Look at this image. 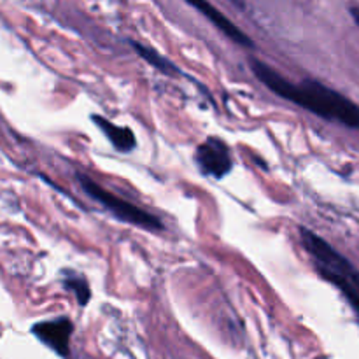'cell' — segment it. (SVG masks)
<instances>
[{"mask_svg": "<svg viewBox=\"0 0 359 359\" xmlns=\"http://www.w3.org/2000/svg\"><path fill=\"white\" fill-rule=\"evenodd\" d=\"M186 2H188L191 7H195L202 16H205L207 20L217 28V30L223 32V34L226 35L230 41H233L235 44L244 46V48H252V46H255L252 39L249 37L244 30H241V28H238L230 18L224 16L216 6H212L209 0H186Z\"/></svg>", "mask_w": 359, "mask_h": 359, "instance_id": "8992f818", "label": "cell"}, {"mask_svg": "<svg viewBox=\"0 0 359 359\" xmlns=\"http://www.w3.org/2000/svg\"><path fill=\"white\" fill-rule=\"evenodd\" d=\"M351 16L354 18V21H356V25L359 27V7H353L351 9Z\"/></svg>", "mask_w": 359, "mask_h": 359, "instance_id": "30bf717a", "label": "cell"}, {"mask_svg": "<svg viewBox=\"0 0 359 359\" xmlns=\"http://www.w3.org/2000/svg\"><path fill=\"white\" fill-rule=\"evenodd\" d=\"M91 119H93L95 125L104 132V135L107 137L109 142H111L116 149L123 151V153H130L132 149H135L137 140L132 130L126 128V126L114 125V123L102 118V116H91Z\"/></svg>", "mask_w": 359, "mask_h": 359, "instance_id": "52a82bcc", "label": "cell"}, {"mask_svg": "<svg viewBox=\"0 0 359 359\" xmlns=\"http://www.w3.org/2000/svg\"><path fill=\"white\" fill-rule=\"evenodd\" d=\"M74 326L69 318H58L53 321H42L32 328V333L41 340L42 344L60 354L62 358H69L70 354V337H72Z\"/></svg>", "mask_w": 359, "mask_h": 359, "instance_id": "5b68a950", "label": "cell"}, {"mask_svg": "<svg viewBox=\"0 0 359 359\" xmlns=\"http://www.w3.org/2000/svg\"><path fill=\"white\" fill-rule=\"evenodd\" d=\"M65 287L69 291H72L74 297H76L77 304L79 305H86L91 298V291H90V284L86 283L83 276L79 273H72V272H67L65 280H63Z\"/></svg>", "mask_w": 359, "mask_h": 359, "instance_id": "9c48e42d", "label": "cell"}, {"mask_svg": "<svg viewBox=\"0 0 359 359\" xmlns=\"http://www.w3.org/2000/svg\"><path fill=\"white\" fill-rule=\"evenodd\" d=\"M195 160L202 174L210 175L214 179H223L233 168L230 147L226 142L217 137H207L198 147H196Z\"/></svg>", "mask_w": 359, "mask_h": 359, "instance_id": "277c9868", "label": "cell"}, {"mask_svg": "<svg viewBox=\"0 0 359 359\" xmlns=\"http://www.w3.org/2000/svg\"><path fill=\"white\" fill-rule=\"evenodd\" d=\"M130 44H132V48L135 49V53L144 60V62H147L151 67H154L156 70H160V72L167 74V76H179V74H181L179 67L175 65L174 62H170L167 56H163L161 53H158L156 49L149 48V46H146V44H140V42H137V41H132Z\"/></svg>", "mask_w": 359, "mask_h": 359, "instance_id": "ba28073f", "label": "cell"}, {"mask_svg": "<svg viewBox=\"0 0 359 359\" xmlns=\"http://www.w3.org/2000/svg\"><path fill=\"white\" fill-rule=\"evenodd\" d=\"M302 244L305 251L314 258L316 269L323 279L332 283L342 291L344 297L351 304L359 319V272L351 265L349 259L344 258L337 249H333L325 238L311 231L309 228H300Z\"/></svg>", "mask_w": 359, "mask_h": 359, "instance_id": "7a4b0ae2", "label": "cell"}, {"mask_svg": "<svg viewBox=\"0 0 359 359\" xmlns=\"http://www.w3.org/2000/svg\"><path fill=\"white\" fill-rule=\"evenodd\" d=\"M77 181H79L81 188L86 193L90 198L97 200L98 203L105 207L109 212L114 217H118L123 223L133 224V226L144 228V230L151 231H160L163 230V223L158 219L156 216H153L147 210L140 209L135 203L128 202V200L121 198V196H116L114 193H111L109 189L102 188L98 182H95L93 179H90L84 174H77Z\"/></svg>", "mask_w": 359, "mask_h": 359, "instance_id": "3957f363", "label": "cell"}, {"mask_svg": "<svg viewBox=\"0 0 359 359\" xmlns=\"http://www.w3.org/2000/svg\"><path fill=\"white\" fill-rule=\"evenodd\" d=\"M251 70L262 81L263 86L284 100L294 105L307 109L312 114L319 116L328 121H339L347 128L359 130V105L342 95L340 91L319 83V81L307 79L300 84L291 83L284 76H280L276 69L265 63L263 60H249Z\"/></svg>", "mask_w": 359, "mask_h": 359, "instance_id": "6da1fadb", "label": "cell"}]
</instances>
